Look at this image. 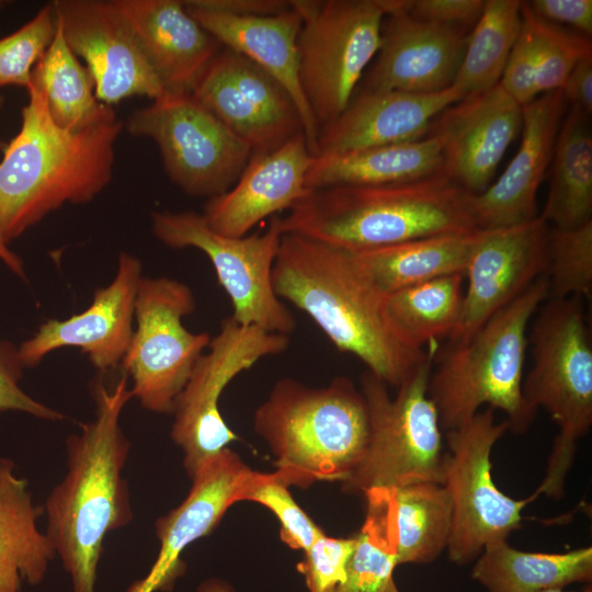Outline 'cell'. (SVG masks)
Returning a JSON list of instances; mask_svg holds the SVG:
<instances>
[{
  "label": "cell",
  "instance_id": "35",
  "mask_svg": "<svg viewBox=\"0 0 592 592\" xmlns=\"http://www.w3.org/2000/svg\"><path fill=\"white\" fill-rule=\"evenodd\" d=\"M522 1L486 0L468 33L454 86L464 98L499 84L522 24Z\"/></svg>",
  "mask_w": 592,
  "mask_h": 592
},
{
  "label": "cell",
  "instance_id": "33",
  "mask_svg": "<svg viewBox=\"0 0 592 592\" xmlns=\"http://www.w3.org/2000/svg\"><path fill=\"white\" fill-rule=\"evenodd\" d=\"M397 563H429L446 550L453 523L442 483L420 481L389 488Z\"/></svg>",
  "mask_w": 592,
  "mask_h": 592
},
{
  "label": "cell",
  "instance_id": "7",
  "mask_svg": "<svg viewBox=\"0 0 592 592\" xmlns=\"http://www.w3.org/2000/svg\"><path fill=\"white\" fill-rule=\"evenodd\" d=\"M535 315L528 337L532 367L523 380V395L559 430L535 492L560 498L577 442L592 425V344L582 298H548Z\"/></svg>",
  "mask_w": 592,
  "mask_h": 592
},
{
  "label": "cell",
  "instance_id": "17",
  "mask_svg": "<svg viewBox=\"0 0 592 592\" xmlns=\"http://www.w3.org/2000/svg\"><path fill=\"white\" fill-rule=\"evenodd\" d=\"M548 228L537 216L525 224L483 230L464 272L462 315L447 343L466 341L545 275Z\"/></svg>",
  "mask_w": 592,
  "mask_h": 592
},
{
  "label": "cell",
  "instance_id": "12",
  "mask_svg": "<svg viewBox=\"0 0 592 592\" xmlns=\"http://www.w3.org/2000/svg\"><path fill=\"white\" fill-rule=\"evenodd\" d=\"M196 307L186 284L167 276H143L135 303L136 327L122 367L141 407L172 413L177 399L212 337L191 332L184 317Z\"/></svg>",
  "mask_w": 592,
  "mask_h": 592
},
{
  "label": "cell",
  "instance_id": "27",
  "mask_svg": "<svg viewBox=\"0 0 592 592\" xmlns=\"http://www.w3.org/2000/svg\"><path fill=\"white\" fill-rule=\"evenodd\" d=\"M441 168V140L426 135L413 141L315 156L307 171L306 187L406 183L439 174Z\"/></svg>",
  "mask_w": 592,
  "mask_h": 592
},
{
  "label": "cell",
  "instance_id": "26",
  "mask_svg": "<svg viewBox=\"0 0 592 592\" xmlns=\"http://www.w3.org/2000/svg\"><path fill=\"white\" fill-rule=\"evenodd\" d=\"M187 12L224 47L235 50L266 70L292 95L312 156L317 153L319 127L306 102L298 76L297 39L301 18L293 7L273 15L237 16L183 1Z\"/></svg>",
  "mask_w": 592,
  "mask_h": 592
},
{
  "label": "cell",
  "instance_id": "25",
  "mask_svg": "<svg viewBox=\"0 0 592 592\" xmlns=\"http://www.w3.org/2000/svg\"><path fill=\"white\" fill-rule=\"evenodd\" d=\"M163 91L192 93L224 47L182 0H114Z\"/></svg>",
  "mask_w": 592,
  "mask_h": 592
},
{
  "label": "cell",
  "instance_id": "24",
  "mask_svg": "<svg viewBox=\"0 0 592 592\" xmlns=\"http://www.w3.org/2000/svg\"><path fill=\"white\" fill-rule=\"evenodd\" d=\"M463 98L454 86L434 93L356 91L344 111L319 128L316 156L418 140Z\"/></svg>",
  "mask_w": 592,
  "mask_h": 592
},
{
  "label": "cell",
  "instance_id": "21",
  "mask_svg": "<svg viewBox=\"0 0 592 592\" xmlns=\"http://www.w3.org/2000/svg\"><path fill=\"white\" fill-rule=\"evenodd\" d=\"M567 103L560 90L545 92L522 106V139L500 178L478 194H468L479 230L512 227L534 220L539 185L549 167Z\"/></svg>",
  "mask_w": 592,
  "mask_h": 592
},
{
  "label": "cell",
  "instance_id": "40",
  "mask_svg": "<svg viewBox=\"0 0 592 592\" xmlns=\"http://www.w3.org/2000/svg\"><path fill=\"white\" fill-rule=\"evenodd\" d=\"M55 33L56 20L50 2L18 31L0 38V89L7 86L27 88L32 70Z\"/></svg>",
  "mask_w": 592,
  "mask_h": 592
},
{
  "label": "cell",
  "instance_id": "53",
  "mask_svg": "<svg viewBox=\"0 0 592 592\" xmlns=\"http://www.w3.org/2000/svg\"><path fill=\"white\" fill-rule=\"evenodd\" d=\"M2 4H3V2H2V1H0V5H2Z\"/></svg>",
  "mask_w": 592,
  "mask_h": 592
},
{
  "label": "cell",
  "instance_id": "23",
  "mask_svg": "<svg viewBox=\"0 0 592 592\" xmlns=\"http://www.w3.org/2000/svg\"><path fill=\"white\" fill-rule=\"evenodd\" d=\"M252 470L228 447L205 462L191 477L184 501L156 522L159 554L148 574L128 592H155L169 585L181 570L183 550L209 534L240 494Z\"/></svg>",
  "mask_w": 592,
  "mask_h": 592
},
{
  "label": "cell",
  "instance_id": "36",
  "mask_svg": "<svg viewBox=\"0 0 592 592\" xmlns=\"http://www.w3.org/2000/svg\"><path fill=\"white\" fill-rule=\"evenodd\" d=\"M367 513L349 559L344 581L333 592H390L398 566L390 491H366Z\"/></svg>",
  "mask_w": 592,
  "mask_h": 592
},
{
  "label": "cell",
  "instance_id": "49",
  "mask_svg": "<svg viewBox=\"0 0 592 592\" xmlns=\"http://www.w3.org/2000/svg\"><path fill=\"white\" fill-rule=\"evenodd\" d=\"M197 592H232V590L226 585V583L219 580L210 579L203 582Z\"/></svg>",
  "mask_w": 592,
  "mask_h": 592
},
{
  "label": "cell",
  "instance_id": "32",
  "mask_svg": "<svg viewBox=\"0 0 592 592\" xmlns=\"http://www.w3.org/2000/svg\"><path fill=\"white\" fill-rule=\"evenodd\" d=\"M29 86L43 92L52 119L62 129L79 130L116 115L96 99L88 68L69 48L57 24Z\"/></svg>",
  "mask_w": 592,
  "mask_h": 592
},
{
  "label": "cell",
  "instance_id": "15",
  "mask_svg": "<svg viewBox=\"0 0 592 592\" xmlns=\"http://www.w3.org/2000/svg\"><path fill=\"white\" fill-rule=\"evenodd\" d=\"M192 94L253 153L272 151L303 132L283 84L243 55L223 47Z\"/></svg>",
  "mask_w": 592,
  "mask_h": 592
},
{
  "label": "cell",
  "instance_id": "43",
  "mask_svg": "<svg viewBox=\"0 0 592 592\" xmlns=\"http://www.w3.org/2000/svg\"><path fill=\"white\" fill-rule=\"evenodd\" d=\"M23 368L18 349L0 342V412L19 411L47 421L62 420V413L35 400L20 387Z\"/></svg>",
  "mask_w": 592,
  "mask_h": 592
},
{
  "label": "cell",
  "instance_id": "50",
  "mask_svg": "<svg viewBox=\"0 0 592 592\" xmlns=\"http://www.w3.org/2000/svg\"><path fill=\"white\" fill-rule=\"evenodd\" d=\"M540 592H570V591H565L563 589H550V590H545Z\"/></svg>",
  "mask_w": 592,
  "mask_h": 592
},
{
  "label": "cell",
  "instance_id": "11",
  "mask_svg": "<svg viewBox=\"0 0 592 592\" xmlns=\"http://www.w3.org/2000/svg\"><path fill=\"white\" fill-rule=\"evenodd\" d=\"M124 128L152 139L169 179L194 197L208 200L230 190L252 156L192 93L162 91L134 110Z\"/></svg>",
  "mask_w": 592,
  "mask_h": 592
},
{
  "label": "cell",
  "instance_id": "45",
  "mask_svg": "<svg viewBox=\"0 0 592 592\" xmlns=\"http://www.w3.org/2000/svg\"><path fill=\"white\" fill-rule=\"evenodd\" d=\"M526 3L542 20L567 25L591 38L592 0H532Z\"/></svg>",
  "mask_w": 592,
  "mask_h": 592
},
{
  "label": "cell",
  "instance_id": "29",
  "mask_svg": "<svg viewBox=\"0 0 592 592\" xmlns=\"http://www.w3.org/2000/svg\"><path fill=\"white\" fill-rule=\"evenodd\" d=\"M483 230L413 239L353 253L356 262L384 294L452 274H464ZM352 253V252H351Z\"/></svg>",
  "mask_w": 592,
  "mask_h": 592
},
{
  "label": "cell",
  "instance_id": "4",
  "mask_svg": "<svg viewBox=\"0 0 592 592\" xmlns=\"http://www.w3.org/2000/svg\"><path fill=\"white\" fill-rule=\"evenodd\" d=\"M468 192L439 173L388 185L309 190L284 217L283 234H297L352 253L413 239L477 230Z\"/></svg>",
  "mask_w": 592,
  "mask_h": 592
},
{
  "label": "cell",
  "instance_id": "3",
  "mask_svg": "<svg viewBox=\"0 0 592 592\" xmlns=\"http://www.w3.org/2000/svg\"><path fill=\"white\" fill-rule=\"evenodd\" d=\"M22 124L0 161V237L9 243L65 204L92 201L111 182L124 122L79 130L56 125L43 92L26 88Z\"/></svg>",
  "mask_w": 592,
  "mask_h": 592
},
{
  "label": "cell",
  "instance_id": "20",
  "mask_svg": "<svg viewBox=\"0 0 592 592\" xmlns=\"http://www.w3.org/2000/svg\"><path fill=\"white\" fill-rule=\"evenodd\" d=\"M406 1L384 19L376 60L357 91L434 93L453 84L468 33L412 16Z\"/></svg>",
  "mask_w": 592,
  "mask_h": 592
},
{
  "label": "cell",
  "instance_id": "5",
  "mask_svg": "<svg viewBox=\"0 0 592 592\" xmlns=\"http://www.w3.org/2000/svg\"><path fill=\"white\" fill-rule=\"evenodd\" d=\"M548 278L538 277L522 295L490 317L466 341L447 343L437 353L428 394L442 431L469 421L488 405L506 415L509 431L525 432L537 411L523 395V371L528 346L527 327L548 297Z\"/></svg>",
  "mask_w": 592,
  "mask_h": 592
},
{
  "label": "cell",
  "instance_id": "13",
  "mask_svg": "<svg viewBox=\"0 0 592 592\" xmlns=\"http://www.w3.org/2000/svg\"><path fill=\"white\" fill-rule=\"evenodd\" d=\"M509 424L496 422L488 407L469 421L446 432L448 453L444 458L443 486L453 508V523L446 548L456 565L475 561L493 542L508 539L522 520V511L535 493L516 500L504 494L492 479L491 451Z\"/></svg>",
  "mask_w": 592,
  "mask_h": 592
},
{
  "label": "cell",
  "instance_id": "42",
  "mask_svg": "<svg viewBox=\"0 0 592 592\" xmlns=\"http://www.w3.org/2000/svg\"><path fill=\"white\" fill-rule=\"evenodd\" d=\"M499 84L522 106L540 95L537 87L535 41L531 26L523 15L520 34Z\"/></svg>",
  "mask_w": 592,
  "mask_h": 592
},
{
  "label": "cell",
  "instance_id": "37",
  "mask_svg": "<svg viewBox=\"0 0 592 592\" xmlns=\"http://www.w3.org/2000/svg\"><path fill=\"white\" fill-rule=\"evenodd\" d=\"M545 275L547 298H591L592 220L572 229L548 228Z\"/></svg>",
  "mask_w": 592,
  "mask_h": 592
},
{
  "label": "cell",
  "instance_id": "48",
  "mask_svg": "<svg viewBox=\"0 0 592 592\" xmlns=\"http://www.w3.org/2000/svg\"><path fill=\"white\" fill-rule=\"evenodd\" d=\"M0 260L8 266L10 271H12L19 277H25L23 261L8 247V243L1 237Z\"/></svg>",
  "mask_w": 592,
  "mask_h": 592
},
{
  "label": "cell",
  "instance_id": "18",
  "mask_svg": "<svg viewBox=\"0 0 592 592\" xmlns=\"http://www.w3.org/2000/svg\"><path fill=\"white\" fill-rule=\"evenodd\" d=\"M522 124V105L497 84L445 109L432 121L426 135L441 140V174L478 194L491 184Z\"/></svg>",
  "mask_w": 592,
  "mask_h": 592
},
{
  "label": "cell",
  "instance_id": "51",
  "mask_svg": "<svg viewBox=\"0 0 592 592\" xmlns=\"http://www.w3.org/2000/svg\"><path fill=\"white\" fill-rule=\"evenodd\" d=\"M7 144L0 139V151H4Z\"/></svg>",
  "mask_w": 592,
  "mask_h": 592
},
{
  "label": "cell",
  "instance_id": "9",
  "mask_svg": "<svg viewBox=\"0 0 592 592\" xmlns=\"http://www.w3.org/2000/svg\"><path fill=\"white\" fill-rule=\"evenodd\" d=\"M401 0H292L301 18L298 76L320 128L351 102L380 46L383 21Z\"/></svg>",
  "mask_w": 592,
  "mask_h": 592
},
{
  "label": "cell",
  "instance_id": "47",
  "mask_svg": "<svg viewBox=\"0 0 592 592\" xmlns=\"http://www.w3.org/2000/svg\"><path fill=\"white\" fill-rule=\"evenodd\" d=\"M213 10L237 16L273 15L292 8L288 0H200Z\"/></svg>",
  "mask_w": 592,
  "mask_h": 592
},
{
  "label": "cell",
  "instance_id": "2",
  "mask_svg": "<svg viewBox=\"0 0 592 592\" xmlns=\"http://www.w3.org/2000/svg\"><path fill=\"white\" fill-rule=\"evenodd\" d=\"M276 295L307 314L341 352L398 387L430 352L408 345L386 312L379 291L353 253L283 234L272 272Z\"/></svg>",
  "mask_w": 592,
  "mask_h": 592
},
{
  "label": "cell",
  "instance_id": "41",
  "mask_svg": "<svg viewBox=\"0 0 592 592\" xmlns=\"http://www.w3.org/2000/svg\"><path fill=\"white\" fill-rule=\"evenodd\" d=\"M355 537L334 538L325 534L305 550L298 568L306 578L309 592H333L346 574Z\"/></svg>",
  "mask_w": 592,
  "mask_h": 592
},
{
  "label": "cell",
  "instance_id": "6",
  "mask_svg": "<svg viewBox=\"0 0 592 592\" xmlns=\"http://www.w3.org/2000/svg\"><path fill=\"white\" fill-rule=\"evenodd\" d=\"M254 428L288 485L305 487L350 478L367 448L369 415L362 391L346 377L323 388L285 378L255 411Z\"/></svg>",
  "mask_w": 592,
  "mask_h": 592
},
{
  "label": "cell",
  "instance_id": "28",
  "mask_svg": "<svg viewBox=\"0 0 592 592\" xmlns=\"http://www.w3.org/2000/svg\"><path fill=\"white\" fill-rule=\"evenodd\" d=\"M9 458H0V592H21L22 582L39 583L55 549L37 527L44 506L35 505L27 481L14 473Z\"/></svg>",
  "mask_w": 592,
  "mask_h": 592
},
{
  "label": "cell",
  "instance_id": "31",
  "mask_svg": "<svg viewBox=\"0 0 592 592\" xmlns=\"http://www.w3.org/2000/svg\"><path fill=\"white\" fill-rule=\"evenodd\" d=\"M547 200L538 215L555 228L572 229L592 220V129L590 115L570 107L550 160Z\"/></svg>",
  "mask_w": 592,
  "mask_h": 592
},
{
  "label": "cell",
  "instance_id": "44",
  "mask_svg": "<svg viewBox=\"0 0 592 592\" xmlns=\"http://www.w3.org/2000/svg\"><path fill=\"white\" fill-rule=\"evenodd\" d=\"M485 0H407L406 11L412 16L467 30L475 25Z\"/></svg>",
  "mask_w": 592,
  "mask_h": 592
},
{
  "label": "cell",
  "instance_id": "52",
  "mask_svg": "<svg viewBox=\"0 0 592 592\" xmlns=\"http://www.w3.org/2000/svg\"><path fill=\"white\" fill-rule=\"evenodd\" d=\"M390 592H399L396 584L392 587L391 591Z\"/></svg>",
  "mask_w": 592,
  "mask_h": 592
},
{
  "label": "cell",
  "instance_id": "19",
  "mask_svg": "<svg viewBox=\"0 0 592 592\" xmlns=\"http://www.w3.org/2000/svg\"><path fill=\"white\" fill-rule=\"evenodd\" d=\"M141 277L140 261L122 252L113 281L94 292L86 310L64 320H46L18 348L23 367H34L50 352L70 346L79 348L100 371L121 365L134 332Z\"/></svg>",
  "mask_w": 592,
  "mask_h": 592
},
{
  "label": "cell",
  "instance_id": "34",
  "mask_svg": "<svg viewBox=\"0 0 592 592\" xmlns=\"http://www.w3.org/2000/svg\"><path fill=\"white\" fill-rule=\"evenodd\" d=\"M464 282V274L457 273L386 294L387 316L408 345L423 350L452 335L462 315Z\"/></svg>",
  "mask_w": 592,
  "mask_h": 592
},
{
  "label": "cell",
  "instance_id": "10",
  "mask_svg": "<svg viewBox=\"0 0 592 592\" xmlns=\"http://www.w3.org/2000/svg\"><path fill=\"white\" fill-rule=\"evenodd\" d=\"M151 228L155 237L172 249L194 248L206 254L231 301L235 321L285 335L295 330V317L272 282L283 236L277 215L265 231L243 237L215 231L203 214L193 210L153 212Z\"/></svg>",
  "mask_w": 592,
  "mask_h": 592
},
{
  "label": "cell",
  "instance_id": "14",
  "mask_svg": "<svg viewBox=\"0 0 592 592\" xmlns=\"http://www.w3.org/2000/svg\"><path fill=\"white\" fill-rule=\"evenodd\" d=\"M289 345V335L243 326L231 316L220 323L207 351L196 362L177 399L172 440L184 453V467L192 477L208 459L237 440L219 411L227 385L261 358L277 355Z\"/></svg>",
  "mask_w": 592,
  "mask_h": 592
},
{
  "label": "cell",
  "instance_id": "46",
  "mask_svg": "<svg viewBox=\"0 0 592 592\" xmlns=\"http://www.w3.org/2000/svg\"><path fill=\"white\" fill-rule=\"evenodd\" d=\"M561 93L570 107L592 113V55L582 58L568 75Z\"/></svg>",
  "mask_w": 592,
  "mask_h": 592
},
{
  "label": "cell",
  "instance_id": "1",
  "mask_svg": "<svg viewBox=\"0 0 592 592\" xmlns=\"http://www.w3.org/2000/svg\"><path fill=\"white\" fill-rule=\"evenodd\" d=\"M95 417L66 441L67 473L48 494L46 536L71 578L72 592H95L105 536L133 519L123 477L130 444L119 419L133 398L126 376L93 386Z\"/></svg>",
  "mask_w": 592,
  "mask_h": 592
},
{
  "label": "cell",
  "instance_id": "22",
  "mask_svg": "<svg viewBox=\"0 0 592 592\" xmlns=\"http://www.w3.org/2000/svg\"><path fill=\"white\" fill-rule=\"evenodd\" d=\"M312 158L303 133L272 151L253 153L234 186L207 200L204 218L224 236L249 235L260 221L289 210L309 192L306 175Z\"/></svg>",
  "mask_w": 592,
  "mask_h": 592
},
{
  "label": "cell",
  "instance_id": "8",
  "mask_svg": "<svg viewBox=\"0 0 592 592\" xmlns=\"http://www.w3.org/2000/svg\"><path fill=\"white\" fill-rule=\"evenodd\" d=\"M432 357L430 352L397 387L394 398L379 378L369 372L362 375L369 439L362 462L343 482L346 491L365 493L420 481L443 483L442 429L428 394Z\"/></svg>",
  "mask_w": 592,
  "mask_h": 592
},
{
  "label": "cell",
  "instance_id": "39",
  "mask_svg": "<svg viewBox=\"0 0 592 592\" xmlns=\"http://www.w3.org/2000/svg\"><path fill=\"white\" fill-rule=\"evenodd\" d=\"M288 486L277 470L272 474L252 471L240 501H255L270 509L280 521L283 542L305 551L323 533L294 501Z\"/></svg>",
  "mask_w": 592,
  "mask_h": 592
},
{
  "label": "cell",
  "instance_id": "38",
  "mask_svg": "<svg viewBox=\"0 0 592 592\" xmlns=\"http://www.w3.org/2000/svg\"><path fill=\"white\" fill-rule=\"evenodd\" d=\"M521 13L533 32L539 94L561 90L572 68L592 55L591 38L573 34L535 15L522 1Z\"/></svg>",
  "mask_w": 592,
  "mask_h": 592
},
{
  "label": "cell",
  "instance_id": "30",
  "mask_svg": "<svg viewBox=\"0 0 592 592\" xmlns=\"http://www.w3.org/2000/svg\"><path fill=\"white\" fill-rule=\"evenodd\" d=\"M471 577L487 592H540L592 580V548L530 553L506 539L488 544L475 560Z\"/></svg>",
  "mask_w": 592,
  "mask_h": 592
},
{
  "label": "cell",
  "instance_id": "16",
  "mask_svg": "<svg viewBox=\"0 0 592 592\" xmlns=\"http://www.w3.org/2000/svg\"><path fill=\"white\" fill-rule=\"evenodd\" d=\"M56 24L72 50L84 61L96 99L109 106L162 91L130 24L114 0H55Z\"/></svg>",
  "mask_w": 592,
  "mask_h": 592
}]
</instances>
